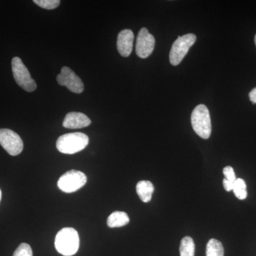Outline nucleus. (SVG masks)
<instances>
[{"label": "nucleus", "mask_w": 256, "mask_h": 256, "mask_svg": "<svg viewBox=\"0 0 256 256\" xmlns=\"http://www.w3.org/2000/svg\"><path fill=\"white\" fill-rule=\"evenodd\" d=\"M80 246L78 232L74 228H64L58 232L55 238L57 252L64 256L75 255Z\"/></svg>", "instance_id": "nucleus-1"}, {"label": "nucleus", "mask_w": 256, "mask_h": 256, "mask_svg": "<svg viewBox=\"0 0 256 256\" xmlns=\"http://www.w3.org/2000/svg\"><path fill=\"white\" fill-rule=\"evenodd\" d=\"M88 142L89 138L84 133H67L58 138L56 148L64 154H73L85 149Z\"/></svg>", "instance_id": "nucleus-2"}, {"label": "nucleus", "mask_w": 256, "mask_h": 256, "mask_svg": "<svg viewBox=\"0 0 256 256\" xmlns=\"http://www.w3.org/2000/svg\"><path fill=\"white\" fill-rule=\"evenodd\" d=\"M192 128L194 132L203 139H208L212 133V122L210 111L206 106H197L191 116Z\"/></svg>", "instance_id": "nucleus-3"}, {"label": "nucleus", "mask_w": 256, "mask_h": 256, "mask_svg": "<svg viewBox=\"0 0 256 256\" xmlns=\"http://www.w3.org/2000/svg\"><path fill=\"white\" fill-rule=\"evenodd\" d=\"M196 40V35L194 34H188L182 36H178L170 50V62L172 65L178 66L181 63L190 48L194 44Z\"/></svg>", "instance_id": "nucleus-4"}, {"label": "nucleus", "mask_w": 256, "mask_h": 256, "mask_svg": "<svg viewBox=\"0 0 256 256\" xmlns=\"http://www.w3.org/2000/svg\"><path fill=\"white\" fill-rule=\"evenodd\" d=\"M13 76L15 82L22 88L28 92H34L36 84L32 78L31 74L22 60L18 57H14L12 60Z\"/></svg>", "instance_id": "nucleus-5"}, {"label": "nucleus", "mask_w": 256, "mask_h": 256, "mask_svg": "<svg viewBox=\"0 0 256 256\" xmlns=\"http://www.w3.org/2000/svg\"><path fill=\"white\" fill-rule=\"evenodd\" d=\"M87 182V178L82 172L70 170L62 175L58 181V186L65 193H73L82 188Z\"/></svg>", "instance_id": "nucleus-6"}, {"label": "nucleus", "mask_w": 256, "mask_h": 256, "mask_svg": "<svg viewBox=\"0 0 256 256\" xmlns=\"http://www.w3.org/2000/svg\"><path fill=\"white\" fill-rule=\"evenodd\" d=\"M0 144L12 156H18L23 150L22 140L12 130L0 129Z\"/></svg>", "instance_id": "nucleus-7"}, {"label": "nucleus", "mask_w": 256, "mask_h": 256, "mask_svg": "<svg viewBox=\"0 0 256 256\" xmlns=\"http://www.w3.org/2000/svg\"><path fill=\"white\" fill-rule=\"evenodd\" d=\"M56 79L60 85L66 87L72 92L82 94L84 92V85L82 79L68 67L64 66Z\"/></svg>", "instance_id": "nucleus-8"}, {"label": "nucleus", "mask_w": 256, "mask_h": 256, "mask_svg": "<svg viewBox=\"0 0 256 256\" xmlns=\"http://www.w3.org/2000/svg\"><path fill=\"white\" fill-rule=\"evenodd\" d=\"M156 40L148 28H142L138 33L136 42V54L140 58H146L150 56L154 50Z\"/></svg>", "instance_id": "nucleus-9"}, {"label": "nucleus", "mask_w": 256, "mask_h": 256, "mask_svg": "<svg viewBox=\"0 0 256 256\" xmlns=\"http://www.w3.org/2000/svg\"><path fill=\"white\" fill-rule=\"evenodd\" d=\"M92 124V120L85 114L78 112H70L66 116L63 126L68 129H80L88 127Z\"/></svg>", "instance_id": "nucleus-10"}, {"label": "nucleus", "mask_w": 256, "mask_h": 256, "mask_svg": "<svg viewBox=\"0 0 256 256\" xmlns=\"http://www.w3.org/2000/svg\"><path fill=\"white\" fill-rule=\"evenodd\" d=\"M134 34L130 30H124L118 36L117 48L120 54L124 57L130 55L132 50Z\"/></svg>", "instance_id": "nucleus-11"}, {"label": "nucleus", "mask_w": 256, "mask_h": 256, "mask_svg": "<svg viewBox=\"0 0 256 256\" xmlns=\"http://www.w3.org/2000/svg\"><path fill=\"white\" fill-rule=\"evenodd\" d=\"M154 188L152 183L146 180H142L137 184L136 191L140 198L144 203L151 201Z\"/></svg>", "instance_id": "nucleus-12"}, {"label": "nucleus", "mask_w": 256, "mask_h": 256, "mask_svg": "<svg viewBox=\"0 0 256 256\" xmlns=\"http://www.w3.org/2000/svg\"><path fill=\"white\" fill-rule=\"evenodd\" d=\"M130 222V218L127 214L124 212H114L107 220V224L110 228H118L127 225Z\"/></svg>", "instance_id": "nucleus-13"}, {"label": "nucleus", "mask_w": 256, "mask_h": 256, "mask_svg": "<svg viewBox=\"0 0 256 256\" xmlns=\"http://www.w3.org/2000/svg\"><path fill=\"white\" fill-rule=\"evenodd\" d=\"M206 256H224V249L222 242L215 238L210 239L206 245Z\"/></svg>", "instance_id": "nucleus-14"}, {"label": "nucleus", "mask_w": 256, "mask_h": 256, "mask_svg": "<svg viewBox=\"0 0 256 256\" xmlns=\"http://www.w3.org/2000/svg\"><path fill=\"white\" fill-rule=\"evenodd\" d=\"M180 252V256H194L195 244L191 237H184L181 240Z\"/></svg>", "instance_id": "nucleus-15"}, {"label": "nucleus", "mask_w": 256, "mask_h": 256, "mask_svg": "<svg viewBox=\"0 0 256 256\" xmlns=\"http://www.w3.org/2000/svg\"><path fill=\"white\" fill-rule=\"evenodd\" d=\"M233 191L238 200H244L247 197L246 184L242 178H238L234 182Z\"/></svg>", "instance_id": "nucleus-16"}, {"label": "nucleus", "mask_w": 256, "mask_h": 256, "mask_svg": "<svg viewBox=\"0 0 256 256\" xmlns=\"http://www.w3.org/2000/svg\"><path fill=\"white\" fill-rule=\"evenodd\" d=\"M34 2L40 8L46 10H54L60 6V0H34Z\"/></svg>", "instance_id": "nucleus-17"}, {"label": "nucleus", "mask_w": 256, "mask_h": 256, "mask_svg": "<svg viewBox=\"0 0 256 256\" xmlns=\"http://www.w3.org/2000/svg\"><path fill=\"white\" fill-rule=\"evenodd\" d=\"M13 256H33V252L28 244L22 242L16 249Z\"/></svg>", "instance_id": "nucleus-18"}, {"label": "nucleus", "mask_w": 256, "mask_h": 256, "mask_svg": "<svg viewBox=\"0 0 256 256\" xmlns=\"http://www.w3.org/2000/svg\"><path fill=\"white\" fill-rule=\"evenodd\" d=\"M223 172L224 176H225V178H226L228 181L232 182H234L237 178L232 166H226V168H224Z\"/></svg>", "instance_id": "nucleus-19"}, {"label": "nucleus", "mask_w": 256, "mask_h": 256, "mask_svg": "<svg viewBox=\"0 0 256 256\" xmlns=\"http://www.w3.org/2000/svg\"><path fill=\"white\" fill-rule=\"evenodd\" d=\"M224 188H225L226 191L230 192L233 191L234 182L228 181L226 178H224L223 180Z\"/></svg>", "instance_id": "nucleus-20"}, {"label": "nucleus", "mask_w": 256, "mask_h": 256, "mask_svg": "<svg viewBox=\"0 0 256 256\" xmlns=\"http://www.w3.org/2000/svg\"><path fill=\"white\" fill-rule=\"evenodd\" d=\"M249 98H250L252 104H256V88L252 89L249 94Z\"/></svg>", "instance_id": "nucleus-21"}, {"label": "nucleus", "mask_w": 256, "mask_h": 256, "mask_svg": "<svg viewBox=\"0 0 256 256\" xmlns=\"http://www.w3.org/2000/svg\"><path fill=\"white\" fill-rule=\"evenodd\" d=\"M1 198H2V191H1V190H0V202H1Z\"/></svg>", "instance_id": "nucleus-22"}, {"label": "nucleus", "mask_w": 256, "mask_h": 256, "mask_svg": "<svg viewBox=\"0 0 256 256\" xmlns=\"http://www.w3.org/2000/svg\"><path fill=\"white\" fill-rule=\"evenodd\" d=\"M255 44H256V36H255Z\"/></svg>", "instance_id": "nucleus-23"}]
</instances>
